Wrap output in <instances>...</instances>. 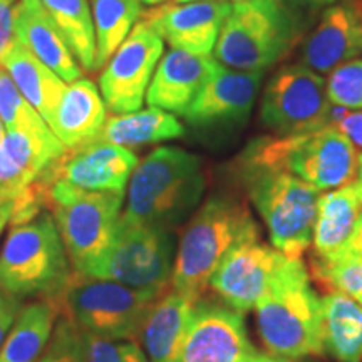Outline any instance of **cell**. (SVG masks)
I'll use <instances>...</instances> for the list:
<instances>
[{
	"label": "cell",
	"instance_id": "cell-47",
	"mask_svg": "<svg viewBox=\"0 0 362 362\" xmlns=\"http://www.w3.org/2000/svg\"><path fill=\"white\" fill-rule=\"evenodd\" d=\"M176 4H192V2H205V0H175Z\"/></svg>",
	"mask_w": 362,
	"mask_h": 362
},
{
	"label": "cell",
	"instance_id": "cell-28",
	"mask_svg": "<svg viewBox=\"0 0 362 362\" xmlns=\"http://www.w3.org/2000/svg\"><path fill=\"white\" fill-rule=\"evenodd\" d=\"M61 315V305L33 300L22 307L16 324L0 346V362H37Z\"/></svg>",
	"mask_w": 362,
	"mask_h": 362
},
{
	"label": "cell",
	"instance_id": "cell-43",
	"mask_svg": "<svg viewBox=\"0 0 362 362\" xmlns=\"http://www.w3.org/2000/svg\"><path fill=\"white\" fill-rule=\"evenodd\" d=\"M238 362H262V354H259V352H252V354L245 356L243 359H240Z\"/></svg>",
	"mask_w": 362,
	"mask_h": 362
},
{
	"label": "cell",
	"instance_id": "cell-29",
	"mask_svg": "<svg viewBox=\"0 0 362 362\" xmlns=\"http://www.w3.org/2000/svg\"><path fill=\"white\" fill-rule=\"evenodd\" d=\"M81 69L94 71L96 33L89 0H40Z\"/></svg>",
	"mask_w": 362,
	"mask_h": 362
},
{
	"label": "cell",
	"instance_id": "cell-44",
	"mask_svg": "<svg viewBox=\"0 0 362 362\" xmlns=\"http://www.w3.org/2000/svg\"><path fill=\"white\" fill-rule=\"evenodd\" d=\"M357 185H359L361 194H362V155H359V170H357V176H356Z\"/></svg>",
	"mask_w": 362,
	"mask_h": 362
},
{
	"label": "cell",
	"instance_id": "cell-35",
	"mask_svg": "<svg viewBox=\"0 0 362 362\" xmlns=\"http://www.w3.org/2000/svg\"><path fill=\"white\" fill-rule=\"evenodd\" d=\"M88 362H149L138 342L112 341L84 332Z\"/></svg>",
	"mask_w": 362,
	"mask_h": 362
},
{
	"label": "cell",
	"instance_id": "cell-19",
	"mask_svg": "<svg viewBox=\"0 0 362 362\" xmlns=\"http://www.w3.org/2000/svg\"><path fill=\"white\" fill-rule=\"evenodd\" d=\"M362 54V0H339L325 8L319 24L305 39L302 64L317 74H330L336 67Z\"/></svg>",
	"mask_w": 362,
	"mask_h": 362
},
{
	"label": "cell",
	"instance_id": "cell-39",
	"mask_svg": "<svg viewBox=\"0 0 362 362\" xmlns=\"http://www.w3.org/2000/svg\"><path fill=\"white\" fill-rule=\"evenodd\" d=\"M288 7L292 8L297 16H300L302 19L307 22H312V19L319 13L320 11H325L334 4H337L339 0H284Z\"/></svg>",
	"mask_w": 362,
	"mask_h": 362
},
{
	"label": "cell",
	"instance_id": "cell-7",
	"mask_svg": "<svg viewBox=\"0 0 362 362\" xmlns=\"http://www.w3.org/2000/svg\"><path fill=\"white\" fill-rule=\"evenodd\" d=\"M238 175L275 250L302 259L310 247L320 192L287 171L238 163Z\"/></svg>",
	"mask_w": 362,
	"mask_h": 362
},
{
	"label": "cell",
	"instance_id": "cell-3",
	"mask_svg": "<svg viewBox=\"0 0 362 362\" xmlns=\"http://www.w3.org/2000/svg\"><path fill=\"white\" fill-rule=\"evenodd\" d=\"M72 270L51 211L12 226L0 248V288L22 302L49 300L62 309Z\"/></svg>",
	"mask_w": 362,
	"mask_h": 362
},
{
	"label": "cell",
	"instance_id": "cell-40",
	"mask_svg": "<svg viewBox=\"0 0 362 362\" xmlns=\"http://www.w3.org/2000/svg\"><path fill=\"white\" fill-rule=\"evenodd\" d=\"M341 253H349V255L362 260V214L359 216V220H357L354 233H352L351 240L347 242V245L344 247V250Z\"/></svg>",
	"mask_w": 362,
	"mask_h": 362
},
{
	"label": "cell",
	"instance_id": "cell-25",
	"mask_svg": "<svg viewBox=\"0 0 362 362\" xmlns=\"http://www.w3.org/2000/svg\"><path fill=\"white\" fill-rule=\"evenodd\" d=\"M0 66L11 74L22 96L49 124L62 93L67 88L64 81L44 62H40L34 54L27 51L17 39H13L4 52Z\"/></svg>",
	"mask_w": 362,
	"mask_h": 362
},
{
	"label": "cell",
	"instance_id": "cell-33",
	"mask_svg": "<svg viewBox=\"0 0 362 362\" xmlns=\"http://www.w3.org/2000/svg\"><path fill=\"white\" fill-rule=\"evenodd\" d=\"M37 362H88L83 330L66 314L57 317L52 336Z\"/></svg>",
	"mask_w": 362,
	"mask_h": 362
},
{
	"label": "cell",
	"instance_id": "cell-8",
	"mask_svg": "<svg viewBox=\"0 0 362 362\" xmlns=\"http://www.w3.org/2000/svg\"><path fill=\"white\" fill-rule=\"evenodd\" d=\"M175 257L173 232L119 216L106 250L76 275L115 280L136 291L161 296L171 285Z\"/></svg>",
	"mask_w": 362,
	"mask_h": 362
},
{
	"label": "cell",
	"instance_id": "cell-23",
	"mask_svg": "<svg viewBox=\"0 0 362 362\" xmlns=\"http://www.w3.org/2000/svg\"><path fill=\"white\" fill-rule=\"evenodd\" d=\"M362 214V194L357 181L320 194L314 225V257L332 260L347 245Z\"/></svg>",
	"mask_w": 362,
	"mask_h": 362
},
{
	"label": "cell",
	"instance_id": "cell-18",
	"mask_svg": "<svg viewBox=\"0 0 362 362\" xmlns=\"http://www.w3.org/2000/svg\"><path fill=\"white\" fill-rule=\"evenodd\" d=\"M138 166L128 148L107 141H90L66 153L51 166L52 181H66L89 192H124Z\"/></svg>",
	"mask_w": 362,
	"mask_h": 362
},
{
	"label": "cell",
	"instance_id": "cell-11",
	"mask_svg": "<svg viewBox=\"0 0 362 362\" xmlns=\"http://www.w3.org/2000/svg\"><path fill=\"white\" fill-rule=\"evenodd\" d=\"M332 104L325 79L304 64L280 67L260 104V121L279 136L305 134L330 123Z\"/></svg>",
	"mask_w": 362,
	"mask_h": 362
},
{
	"label": "cell",
	"instance_id": "cell-34",
	"mask_svg": "<svg viewBox=\"0 0 362 362\" xmlns=\"http://www.w3.org/2000/svg\"><path fill=\"white\" fill-rule=\"evenodd\" d=\"M325 84L330 104L349 111L362 110V59H352L336 67Z\"/></svg>",
	"mask_w": 362,
	"mask_h": 362
},
{
	"label": "cell",
	"instance_id": "cell-26",
	"mask_svg": "<svg viewBox=\"0 0 362 362\" xmlns=\"http://www.w3.org/2000/svg\"><path fill=\"white\" fill-rule=\"evenodd\" d=\"M324 352L339 362H362V307L342 292L320 298Z\"/></svg>",
	"mask_w": 362,
	"mask_h": 362
},
{
	"label": "cell",
	"instance_id": "cell-22",
	"mask_svg": "<svg viewBox=\"0 0 362 362\" xmlns=\"http://www.w3.org/2000/svg\"><path fill=\"white\" fill-rule=\"evenodd\" d=\"M106 119V104L96 84L81 78L64 89L49 128L66 149H76L94 141Z\"/></svg>",
	"mask_w": 362,
	"mask_h": 362
},
{
	"label": "cell",
	"instance_id": "cell-5",
	"mask_svg": "<svg viewBox=\"0 0 362 362\" xmlns=\"http://www.w3.org/2000/svg\"><path fill=\"white\" fill-rule=\"evenodd\" d=\"M238 163L287 171L322 192L356 180L359 155L334 126L293 136H264L248 143Z\"/></svg>",
	"mask_w": 362,
	"mask_h": 362
},
{
	"label": "cell",
	"instance_id": "cell-42",
	"mask_svg": "<svg viewBox=\"0 0 362 362\" xmlns=\"http://www.w3.org/2000/svg\"><path fill=\"white\" fill-rule=\"evenodd\" d=\"M262 362H296L292 359H287V357H279V356H265L262 354Z\"/></svg>",
	"mask_w": 362,
	"mask_h": 362
},
{
	"label": "cell",
	"instance_id": "cell-15",
	"mask_svg": "<svg viewBox=\"0 0 362 362\" xmlns=\"http://www.w3.org/2000/svg\"><path fill=\"white\" fill-rule=\"evenodd\" d=\"M262 79L264 71H237L214 61L183 117L197 128L243 124L250 116Z\"/></svg>",
	"mask_w": 362,
	"mask_h": 362
},
{
	"label": "cell",
	"instance_id": "cell-16",
	"mask_svg": "<svg viewBox=\"0 0 362 362\" xmlns=\"http://www.w3.org/2000/svg\"><path fill=\"white\" fill-rule=\"evenodd\" d=\"M64 153L47 124L7 131L0 143V205L13 203L39 183Z\"/></svg>",
	"mask_w": 362,
	"mask_h": 362
},
{
	"label": "cell",
	"instance_id": "cell-17",
	"mask_svg": "<svg viewBox=\"0 0 362 362\" xmlns=\"http://www.w3.org/2000/svg\"><path fill=\"white\" fill-rule=\"evenodd\" d=\"M232 4L220 0L176 4L168 2L141 13L143 22L151 27L171 49H180L197 56L210 57L223 21Z\"/></svg>",
	"mask_w": 362,
	"mask_h": 362
},
{
	"label": "cell",
	"instance_id": "cell-41",
	"mask_svg": "<svg viewBox=\"0 0 362 362\" xmlns=\"http://www.w3.org/2000/svg\"><path fill=\"white\" fill-rule=\"evenodd\" d=\"M11 216H12V203H4L0 205V235H2L6 226L11 223Z\"/></svg>",
	"mask_w": 362,
	"mask_h": 362
},
{
	"label": "cell",
	"instance_id": "cell-4",
	"mask_svg": "<svg viewBox=\"0 0 362 362\" xmlns=\"http://www.w3.org/2000/svg\"><path fill=\"white\" fill-rule=\"evenodd\" d=\"M309 25L284 0L235 2L220 29L215 61L230 69L265 72L288 56Z\"/></svg>",
	"mask_w": 362,
	"mask_h": 362
},
{
	"label": "cell",
	"instance_id": "cell-24",
	"mask_svg": "<svg viewBox=\"0 0 362 362\" xmlns=\"http://www.w3.org/2000/svg\"><path fill=\"white\" fill-rule=\"evenodd\" d=\"M194 304L197 302L173 288L158 297L148 312L139 336L149 362H173L187 334Z\"/></svg>",
	"mask_w": 362,
	"mask_h": 362
},
{
	"label": "cell",
	"instance_id": "cell-32",
	"mask_svg": "<svg viewBox=\"0 0 362 362\" xmlns=\"http://www.w3.org/2000/svg\"><path fill=\"white\" fill-rule=\"evenodd\" d=\"M0 117L7 131L17 128H40L47 124L42 116L22 96L11 74L2 66H0Z\"/></svg>",
	"mask_w": 362,
	"mask_h": 362
},
{
	"label": "cell",
	"instance_id": "cell-27",
	"mask_svg": "<svg viewBox=\"0 0 362 362\" xmlns=\"http://www.w3.org/2000/svg\"><path fill=\"white\" fill-rule=\"evenodd\" d=\"M185 126L168 111L149 107L128 115L107 117L94 141H107L123 148H138L183 138Z\"/></svg>",
	"mask_w": 362,
	"mask_h": 362
},
{
	"label": "cell",
	"instance_id": "cell-38",
	"mask_svg": "<svg viewBox=\"0 0 362 362\" xmlns=\"http://www.w3.org/2000/svg\"><path fill=\"white\" fill-rule=\"evenodd\" d=\"M16 0H0V59L7 47L13 42L16 34H13V6Z\"/></svg>",
	"mask_w": 362,
	"mask_h": 362
},
{
	"label": "cell",
	"instance_id": "cell-6",
	"mask_svg": "<svg viewBox=\"0 0 362 362\" xmlns=\"http://www.w3.org/2000/svg\"><path fill=\"white\" fill-rule=\"evenodd\" d=\"M257 324L260 339L274 356L302 359L322 354L320 300L302 259L288 260L257 304Z\"/></svg>",
	"mask_w": 362,
	"mask_h": 362
},
{
	"label": "cell",
	"instance_id": "cell-10",
	"mask_svg": "<svg viewBox=\"0 0 362 362\" xmlns=\"http://www.w3.org/2000/svg\"><path fill=\"white\" fill-rule=\"evenodd\" d=\"M158 297V293L136 291L115 280L74 274L62 307L84 332L112 341L136 342Z\"/></svg>",
	"mask_w": 362,
	"mask_h": 362
},
{
	"label": "cell",
	"instance_id": "cell-45",
	"mask_svg": "<svg viewBox=\"0 0 362 362\" xmlns=\"http://www.w3.org/2000/svg\"><path fill=\"white\" fill-rule=\"evenodd\" d=\"M6 134H7V129H6V126H4V123H2V117H0V143L4 141Z\"/></svg>",
	"mask_w": 362,
	"mask_h": 362
},
{
	"label": "cell",
	"instance_id": "cell-13",
	"mask_svg": "<svg viewBox=\"0 0 362 362\" xmlns=\"http://www.w3.org/2000/svg\"><path fill=\"white\" fill-rule=\"evenodd\" d=\"M288 260L260 240L243 243L226 255L211 275L208 287L214 288L226 305L247 312L269 293Z\"/></svg>",
	"mask_w": 362,
	"mask_h": 362
},
{
	"label": "cell",
	"instance_id": "cell-46",
	"mask_svg": "<svg viewBox=\"0 0 362 362\" xmlns=\"http://www.w3.org/2000/svg\"><path fill=\"white\" fill-rule=\"evenodd\" d=\"M141 4H148V6H156V4L165 2V0H139Z\"/></svg>",
	"mask_w": 362,
	"mask_h": 362
},
{
	"label": "cell",
	"instance_id": "cell-31",
	"mask_svg": "<svg viewBox=\"0 0 362 362\" xmlns=\"http://www.w3.org/2000/svg\"><path fill=\"white\" fill-rule=\"evenodd\" d=\"M312 272L330 292L346 293L362 307V260L349 253H339L332 260L312 257Z\"/></svg>",
	"mask_w": 362,
	"mask_h": 362
},
{
	"label": "cell",
	"instance_id": "cell-48",
	"mask_svg": "<svg viewBox=\"0 0 362 362\" xmlns=\"http://www.w3.org/2000/svg\"><path fill=\"white\" fill-rule=\"evenodd\" d=\"M226 2V0H225ZM232 2H245V0H232Z\"/></svg>",
	"mask_w": 362,
	"mask_h": 362
},
{
	"label": "cell",
	"instance_id": "cell-21",
	"mask_svg": "<svg viewBox=\"0 0 362 362\" xmlns=\"http://www.w3.org/2000/svg\"><path fill=\"white\" fill-rule=\"evenodd\" d=\"M214 61V57L170 49L158 62L146 90L149 107L183 116L200 90Z\"/></svg>",
	"mask_w": 362,
	"mask_h": 362
},
{
	"label": "cell",
	"instance_id": "cell-14",
	"mask_svg": "<svg viewBox=\"0 0 362 362\" xmlns=\"http://www.w3.org/2000/svg\"><path fill=\"white\" fill-rule=\"evenodd\" d=\"M252 352L242 312L197 300L173 362H238Z\"/></svg>",
	"mask_w": 362,
	"mask_h": 362
},
{
	"label": "cell",
	"instance_id": "cell-30",
	"mask_svg": "<svg viewBox=\"0 0 362 362\" xmlns=\"http://www.w3.org/2000/svg\"><path fill=\"white\" fill-rule=\"evenodd\" d=\"M96 33V61L94 71L107 64L119 45L141 19L139 0H89Z\"/></svg>",
	"mask_w": 362,
	"mask_h": 362
},
{
	"label": "cell",
	"instance_id": "cell-9",
	"mask_svg": "<svg viewBox=\"0 0 362 362\" xmlns=\"http://www.w3.org/2000/svg\"><path fill=\"white\" fill-rule=\"evenodd\" d=\"M124 192H89L56 180L47 208L64 242L74 274L106 250L119 221Z\"/></svg>",
	"mask_w": 362,
	"mask_h": 362
},
{
	"label": "cell",
	"instance_id": "cell-20",
	"mask_svg": "<svg viewBox=\"0 0 362 362\" xmlns=\"http://www.w3.org/2000/svg\"><path fill=\"white\" fill-rule=\"evenodd\" d=\"M13 34L27 51L56 72L66 84L83 78L79 62L72 56L40 0L17 2L13 11Z\"/></svg>",
	"mask_w": 362,
	"mask_h": 362
},
{
	"label": "cell",
	"instance_id": "cell-2",
	"mask_svg": "<svg viewBox=\"0 0 362 362\" xmlns=\"http://www.w3.org/2000/svg\"><path fill=\"white\" fill-rule=\"evenodd\" d=\"M205 185L200 156L181 148H156L131 175L128 203L121 216L173 232L198 210Z\"/></svg>",
	"mask_w": 362,
	"mask_h": 362
},
{
	"label": "cell",
	"instance_id": "cell-1",
	"mask_svg": "<svg viewBox=\"0 0 362 362\" xmlns=\"http://www.w3.org/2000/svg\"><path fill=\"white\" fill-rule=\"evenodd\" d=\"M259 225L247 203L232 194H215L188 221L176 248L171 288L200 300L211 275L235 248L259 240Z\"/></svg>",
	"mask_w": 362,
	"mask_h": 362
},
{
	"label": "cell",
	"instance_id": "cell-12",
	"mask_svg": "<svg viewBox=\"0 0 362 362\" xmlns=\"http://www.w3.org/2000/svg\"><path fill=\"white\" fill-rule=\"evenodd\" d=\"M163 51L165 40L146 22L138 21L99 76V93L106 110L115 115L141 110Z\"/></svg>",
	"mask_w": 362,
	"mask_h": 362
},
{
	"label": "cell",
	"instance_id": "cell-37",
	"mask_svg": "<svg viewBox=\"0 0 362 362\" xmlns=\"http://www.w3.org/2000/svg\"><path fill=\"white\" fill-rule=\"evenodd\" d=\"M22 307H24L22 300L8 296L7 292L0 288V346L6 341L8 332H11L13 324H16Z\"/></svg>",
	"mask_w": 362,
	"mask_h": 362
},
{
	"label": "cell",
	"instance_id": "cell-36",
	"mask_svg": "<svg viewBox=\"0 0 362 362\" xmlns=\"http://www.w3.org/2000/svg\"><path fill=\"white\" fill-rule=\"evenodd\" d=\"M329 124L341 131L354 146L362 148V110L349 111L339 106L332 107Z\"/></svg>",
	"mask_w": 362,
	"mask_h": 362
}]
</instances>
